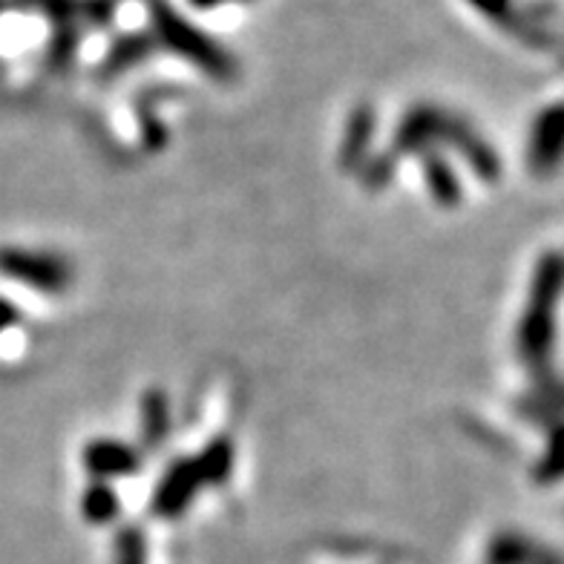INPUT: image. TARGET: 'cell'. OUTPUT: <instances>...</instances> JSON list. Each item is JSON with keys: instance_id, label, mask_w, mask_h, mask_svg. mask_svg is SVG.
I'll return each mask as SVG.
<instances>
[{"instance_id": "obj_7", "label": "cell", "mask_w": 564, "mask_h": 564, "mask_svg": "<svg viewBox=\"0 0 564 564\" xmlns=\"http://www.w3.org/2000/svg\"><path fill=\"white\" fill-rule=\"evenodd\" d=\"M564 153V107H553L539 119L530 144V162L535 171L556 167Z\"/></svg>"}, {"instance_id": "obj_13", "label": "cell", "mask_w": 564, "mask_h": 564, "mask_svg": "<svg viewBox=\"0 0 564 564\" xmlns=\"http://www.w3.org/2000/svg\"><path fill=\"white\" fill-rule=\"evenodd\" d=\"M196 467H199L205 484H223L228 478L230 467H234V446H230V441L219 438L205 446L202 455H196Z\"/></svg>"}, {"instance_id": "obj_6", "label": "cell", "mask_w": 564, "mask_h": 564, "mask_svg": "<svg viewBox=\"0 0 564 564\" xmlns=\"http://www.w3.org/2000/svg\"><path fill=\"white\" fill-rule=\"evenodd\" d=\"M446 116L435 107H415L412 112H406L394 133V148L401 153H417V150H426L435 139H441L444 133Z\"/></svg>"}, {"instance_id": "obj_5", "label": "cell", "mask_w": 564, "mask_h": 564, "mask_svg": "<svg viewBox=\"0 0 564 564\" xmlns=\"http://www.w3.org/2000/svg\"><path fill=\"white\" fill-rule=\"evenodd\" d=\"M84 467L93 473L98 481H110V478L133 476L139 473L141 458L133 446L121 444V441H93L84 449Z\"/></svg>"}, {"instance_id": "obj_10", "label": "cell", "mask_w": 564, "mask_h": 564, "mask_svg": "<svg viewBox=\"0 0 564 564\" xmlns=\"http://www.w3.org/2000/svg\"><path fill=\"white\" fill-rule=\"evenodd\" d=\"M423 173H426V187L435 196V202L444 205V208H455L460 199V185L453 164L444 162L438 153H426V159H423Z\"/></svg>"}, {"instance_id": "obj_18", "label": "cell", "mask_w": 564, "mask_h": 564, "mask_svg": "<svg viewBox=\"0 0 564 564\" xmlns=\"http://www.w3.org/2000/svg\"><path fill=\"white\" fill-rule=\"evenodd\" d=\"M191 3L199 9H214V7H219V3H228V0H191Z\"/></svg>"}, {"instance_id": "obj_15", "label": "cell", "mask_w": 564, "mask_h": 564, "mask_svg": "<svg viewBox=\"0 0 564 564\" xmlns=\"http://www.w3.org/2000/svg\"><path fill=\"white\" fill-rule=\"evenodd\" d=\"M392 167H394L392 159H387V162H383V159H375V162H369L366 164V185L369 187L387 185L389 176H392Z\"/></svg>"}, {"instance_id": "obj_14", "label": "cell", "mask_w": 564, "mask_h": 564, "mask_svg": "<svg viewBox=\"0 0 564 564\" xmlns=\"http://www.w3.org/2000/svg\"><path fill=\"white\" fill-rule=\"evenodd\" d=\"M116 564H148V542L141 530H121L116 539Z\"/></svg>"}, {"instance_id": "obj_4", "label": "cell", "mask_w": 564, "mask_h": 564, "mask_svg": "<svg viewBox=\"0 0 564 564\" xmlns=\"http://www.w3.org/2000/svg\"><path fill=\"white\" fill-rule=\"evenodd\" d=\"M202 484H205V478L196 467V458L178 460L164 473L156 492H153V512L162 516V519H176L191 507L196 492L202 490Z\"/></svg>"}, {"instance_id": "obj_16", "label": "cell", "mask_w": 564, "mask_h": 564, "mask_svg": "<svg viewBox=\"0 0 564 564\" xmlns=\"http://www.w3.org/2000/svg\"><path fill=\"white\" fill-rule=\"evenodd\" d=\"M469 3L487 18H505L510 9V0H469Z\"/></svg>"}, {"instance_id": "obj_12", "label": "cell", "mask_w": 564, "mask_h": 564, "mask_svg": "<svg viewBox=\"0 0 564 564\" xmlns=\"http://www.w3.org/2000/svg\"><path fill=\"white\" fill-rule=\"evenodd\" d=\"M150 50H153V37H144V35L121 37L119 44L112 46L110 55L105 58V75L124 73V69H130L133 64L148 58Z\"/></svg>"}, {"instance_id": "obj_2", "label": "cell", "mask_w": 564, "mask_h": 564, "mask_svg": "<svg viewBox=\"0 0 564 564\" xmlns=\"http://www.w3.org/2000/svg\"><path fill=\"white\" fill-rule=\"evenodd\" d=\"M0 274L15 280L26 289L58 294L73 280V268L64 257L44 251H26V248H0Z\"/></svg>"}, {"instance_id": "obj_17", "label": "cell", "mask_w": 564, "mask_h": 564, "mask_svg": "<svg viewBox=\"0 0 564 564\" xmlns=\"http://www.w3.org/2000/svg\"><path fill=\"white\" fill-rule=\"evenodd\" d=\"M18 323V308L9 300L0 297V335L7 332V328H12Z\"/></svg>"}, {"instance_id": "obj_11", "label": "cell", "mask_w": 564, "mask_h": 564, "mask_svg": "<svg viewBox=\"0 0 564 564\" xmlns=\"http://www.w3.org/2000/svg\"><path fill=\"white\" fill-rule=\"evenodd\" d=\"M119 510H121L119 496H116V490H112L110 484L98 481L84 492L82 512H84V519L93 521V524H107V521H112L116 516H119Z\"/></svg>"}, {"instance_id": "obj_3", "label": "cell", "mask_w": 564, "mask_h": 564, "mask_svg": "<svg viewBox=\"0 0 564 564\" xmlns=\"http://www.w3.org/2000/svg\"><path fill=\"white\" fill-rule=\"evenodd\" d=\"M556 262L547 260L542 265V271H539L533 305H530L528 317H524V328H521V351H524L530 360H539L542 355H547L550 328H553L550 314H553V297H556Z\"/></svg>"}, {"instance_id": "obj_8", "label": "cell", "mask_w": 564, "mask_h": 564, "mask_svg": "<svg viewBox=\"0 0 564 564\" xmlns=\"http://www.w3.org/2000/svg\"><path fill=\"white\" fill-rule=\"evenodd\" d=\"M371 133H375V112H371L369 105L357 107L351 112L349 127H346V139H343L340 148V164L346 171H355L364 164L366 150L371 144Z\"/></svg>"}, {"instance_id": "obj_9", "label": "cell", "mask_w": 564, "mask_h": 564, "mask_svg": "<svg viewBox=\"0 0 564 564\" xmlns=\"http://www.w3.org/2000/svg\"><path fill=\"white\" fill-rule=\"evenodd\" d=\"M167 432H171V403H167V394L162 389H150L141 401V438L150 449H159V446L167 441Z\"/></svg>"}, {"instance_id": "obj_1", "label": "cell", "mask_w": 564, "mask_h": 564, "mask_svg": "<svg viewBox=\"0 0 564 564\" xmlns=\"http://www.w3.org/2000/svg\"><path fill=\"white\" fill-rule=\"evenodd\" d=\"M150 21H153L156 37L171 53L182 55L191 64H196L210 78L228 82V78L237 75V61L230 58L223 46L216 44L210 35H205L199 26L187 23L167 0H150Z\"/></svg>"}]
</instances>
